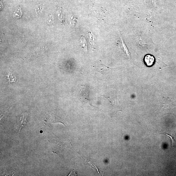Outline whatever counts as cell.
I'll return each mask as SVG.
<instances>
[{"label": "cell", "instance_id": "obj_5", "mask_svg": "<svg viewBox=\"0 0 176 176\" xmlns=\"http://www.w3.org/2000/svg\"><path fill=\"white\" fill-rule=\"evenodd\" d=\"M22 15L21 8L19 6L15 8L14 11L13 16L14 17L15 19H18L21 17Z\"/></svg>", "mask_w": 176, "mask_h": 176}, {"label": "cell", "instance_id": "obj_2", "mask_svg": "<svg viewBox=\"0 0 176 176\" xmlns=\"http://www.w3.org/2000/svg\"><path fill=\"white\" fill-rule=\"evenodd\" d=\"M90 89L87 86H84L80 92V97L81 99L85 101H89V94H90Z\"/></svg>", "mask_w": 176, "mask_h": 176}, {"label": "cell", "instance_id": "obj_9", "mask_svg": "<svg viewBox=\"0 0 176 176\" xmlns=\"http://www.w3.org/2000/svg\"><path fill=\"white\" fill-rule=\"evenodd\" d=\"M6 76L8 77L9 82H15V81H16V76L14 75H13L12 73H9Z\"/></svg>", "mask_w": 176, "mask_h": 176}, {"label": "cell", "instance_id": "obj_10", "mask_svg": "<svg viewBox=\"0 0 176 176\" xmlns=\"http://www.w3.org/2000/svg\"><path fill=\"white\" fill-rule=\"evenodd\" d=\"M160 135H166L167 136L169 137L171 139V147H174L175 143V141L174 138H173V136L170 135H168V134H160Z\"/></svg>", "mask_w": 176, "mask_h": 176}, {"label": "cell", "instance_id": "obj_4", "mask_svg": "<svg viewBox=\"0 0 176 176\" xmlns=\"http://www.w3.org/2000/svg\"><path fill=\"white\" fill-rule=\"evenodd\" d=\"M27 122L26 118L24 117V116H21L16 125V127L18 129L19 133H20V130L23 127L26 125Z\"/></svg>", "mask_w": 176, "mask_h": 176}, {"label": "cell", "instance_id": "obj_1", "mask_svg": "<svg viewBox=\"0 0 176 176\" xmlns=\"http://www.w3.org/2000/svg\"><path fill=\"white\" fill-rule=\"evenodd\" d=\"M95 70L103 75H107L112 70L101 63H98L94 66Z\"/></svg>", "mask_w": 176, "mask_h": 176}, {"label": "cell", "instance_id": "obj_7", "mask_svg": "<svg viewBox=\"0 0 176 176\" xmlns=\"http://www.w3.org/2000/svg\"><path fill=\"white\" fill-rule=\"evenodd\" d=\"M89 42H90V46L92 48H93L95 45V40L93 35L91 32H89L88 36Z\"/></svg>", "mask_w": 176, "mask_h": 176}, {"label": "cell", "instance_id": "obj_3", "mask_svg": "<svg viewBox=\"0 0 176 176\" xmlns=\"http://www.w3.org/2000/svg\"><path fill=\"white\" fill-rule=\"evenodd\" d=\"M120 34V48L122 50L123 52L125 53V55L129 59H130V53H129V50H128L127 48L126 45H125V42H124L123 40L122 37L121 35Z\"/></svg>", "mask_w": 176, "mask_h": 176}, {"label": "cell", "instance_id": "obj_8", "mask_svg": "<svg viewBox=\"0 0 176 176\" xmlns=\"http://www.w3.org/2000/svg\"><path fill=\"white\" fill-rule=\"evenodd\" d=\"M80 45L81 48L85 52L87 51V44L86 39L84 36H82L80 39Z\"/></svg>", "mask_w": 176, "mask_h": 176}, {"label": "cell", "instance_id": "obj_6", "mask_svg": "<svg viewBox=\"0 0 176 176\" xmlns=\"http://www.w3.org/2000/svg\"><path fill=\"white\" fill-rule=\"evenodd\" d=\"M144 61L147 65L150 66L153 64L154 61V58L150 55H147L145 58Z\"/></svg>", "mask_w": 176, "mask_h": 176}]
</instances>
